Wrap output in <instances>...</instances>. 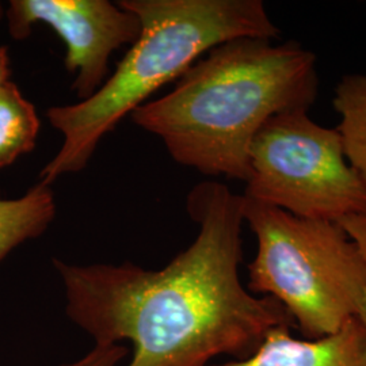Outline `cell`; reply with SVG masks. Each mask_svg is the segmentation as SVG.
<instances>
[{
	"label": "cell",
	"instance_id": "cell-2",
	"mask_svg": "<svg viewBox=\"0 0 366 366\" xmlns=\"http://www.w3.org/2000/svg\"><path fill=\"white\" fill-rule=\"evenodd\" d=\"M237 39L190 66L172 92L132 119L171 157L209 177L247 183L249 147L274 116L307 112L319 90L316 56L296 41Z\"/></svg>",
	"mask_w": 366,
	"mask_h": 366
},
{
	"label": "cell",
	"instance_id": "cell-10",
	"mask_svg": "<svg viewBox=\"0 0 366 366\" xmlns=\"http://www.w3.org/2000/svg\"><path fill=\"white\" fill-rule=\"evenodd\" d=\"M39 118L34 105L9 81L0 89V170L34 149Z\"/></svg>",
	"mask_w": 366,
	"mask_h": 366
},
{
	"label": "cell",
	"instance_id": "cell-11",
	"mask_svg": "<svg viewBox=\"0 0 366 366\" xmlns=\"http://www.w3.org/2000/svg\"><path fill=\"white\" fill-rule=\"evenodd\" d=\"M128 350L121 345H95L92 352L75 362L60 366H116Z\"/></svg>",
	"mask_w": 366,
	"mask_h": 366
},
{
	"label": "cell",
	"instance_id": "cell-3",
	"mask_svg": "<svg viewBox=\"0 0 366 366\" xmlns=\"http://www.w3.org/2000/svg\"><path fill=\"white\" fill-rule=\"evenodd\" d=\"M142 22L139 39L112 78L92 97L53 106L46 117L64 136L57 155L39 174L49 184L83 170L118 122L171 80L179 79L204 53L237 39H273L280 27L261 0H122Z\"/></svg>",
	"mask_w": 366,
	"mask_h": 366
},
{
	"label": "cell",
	"instance_id": "cell-5",
	"mask_svg": "<svg viewBox=\"0 0 366 366\" xmlns=\"http://www.w3.org/2000/svg\"><path fill=\"white\" fill-rule=\"evenodd\" d=\"M243 196L307 220L366 219V186L346 159L340 132L307 112L274 116L257 133Z\"/></svg>",
	"mask_w": 366,
	"mask_h": 366
},
{
	"label": "cell",
	"instance_id": "cell-6",
	"mask_svg": "<svg viewBox=\"0 0 366 366\" xmlns=\"http://www.w3.org/2000/svg\"><path fill=\"white\" fill-rule=\"evenodd\" d=\"M14 39L29 37L45 24L66 42V66L75 74L72 89L81 101L105 83L112 53L134 44L142 31L136 14L107 0H11L6 10Z\"/></svg>",
	"mask_w": 366,
	"mask_h": 366
},
{
	"label": "cell",
	"instance_id": "cell-1",
	"mask_svg": "<svg viewBox=\"0 0 366 366\" xmlns=\"http://www.w3.org/2000/svg\"><path fill=\"white\" fill-rule=\"evenodd\" d=\"M243 205L244 197L222 183H198L187 197L199 227L196 240L157 272L54 259L66 315L97 345L131 340L128 366H209L222 354L247 358L269 330L296 325L280 301L255 297L240 281Z\"/></svg>",
	"mask_w": 366,
	"mask_h": 366
},
{
	"label": "cell",
	"instance_id": "cell-13",
	"mask_svg": "<svg viewBox=\"0 0 366 366\" xmlns=\"http://www.w3.org/2000/svg\"><path fill=\"white\" fill-rule=\"evenodd\" d=\"M358 316L362 319V322L365 323L366 326V300L364 301V304L361 305V310H360V314H358Z\"/></svg>",
	"mask_w": 366,
	"mask_h": 366
},
{
	"label": "cell",
	"instance_id": "cell-12",
	"mask_svg": "<svg viewBox=\"0 0 366 366\" xmlns=\"http://www.w3.org/2000/svg\"><path fill=\"white\" fill-rule=\"evenodd\" d=\"M10 81V60L7 48L0 46V89Z\"/></svg>",
	"mask_w": 366,
	"mask_h": 366
},
{
	"label": "cell",
	"instance_id": "cell-9",
	"mask_svg": "<svg viewBox=\"0 0 366 366\" xmlns=\"http://www.w3.org/2000/svg\"><path fill=\"white\" fill-rule=\"evenodd\" d=\"M332 106L340 116L337 131L346 159L366 186V71L340 79Z\"/></svg>",
	"mask_w": 366,
	"mask_h": 366
},
{
	"label": "cell",
	"instance_id": "cell-4",
	"mask_svg": "<svg viewBox=\"0 0 366 366\" xmlns=\"http://www.w3.org/2000/svg\"><path fill=\"white\" fill-rule=\"evenodd\" d=\"M244 197V196H243ZM257 237L249 290L280 301L308 340L340 331L366 300V246L338 222L300 219L244 197Z\"/></svg>",
	"mask_w": 366,
	"mask_h": 366
},
{
	"label": "cell",
	"instance_id": "cell-7",
	"mask_svg": "<svg viewBox=\"0 0 366 366\" xmlns=\"http://www.w3.org/2000/svg\"><path fill=\"white\" fill-rule=\"evenodd\" d=\"M290 328L269 330L255 353L244 360L209 366H366V326L360 316L319 340H297Z\"/></svg>",
	"mask_w": 366,
	"mask_h": 366
},
{
	"label": "cell",
	"instance_id": "cell-14",
	"mask_svg": "<svg viewBox=\"0 0 366 366\" xmlns=\"http://www.w3.org/2000/svg\"><path fill=\"white\" fill-rule=\"evenodd\" d=\"M6 15V10H4V7H3V4L0 3V19L3 18Z\"/></svg>",
	"mask_w": 366,
	"mask_h": 366
},
{
	"label": "cell",
	"instance_id": "cell-8",
	"mask_svg": "<svg viewBox=\"0 0 366 366\" xmlns=\"http://www.w3.org/2000/svg\"><path fill=\"white\" fill-rule=\"evenodd\" d=\"M54 214V197L45 183H37L19 198H0V261L24 242L41 235Z\"/></svg>",
	"mask_w": 366,
	"mask_h": 366
}]
</instances>
